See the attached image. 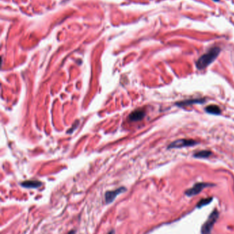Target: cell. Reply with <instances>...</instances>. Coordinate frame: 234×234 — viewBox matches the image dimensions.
<instances>
[{
  "mask_svg": "<svg viewBox=\"0 0 234 234\" xmlns=\"http://www.w3.org/2000/svg\"><path fill=\"white\" fill-rule=\"evenodd\" d=\"M220 52V49L219 47H213L207 53H205L204 55L201 56L198 58L196 66L198 69H204L212 63L216 58L219 56Z\"/></svg>",
  "mask_w": 234,
  "mask_h": 234,
  "instance_id": "obj_1",
  "label": "cell"
},
{
  "mask_svg": "<svg viewBox=\"0 0 234 234\" xmlns=\"http://www.w3.org/2000/svg\"><path fill=\"white\" fill-rule=\"evenodd\" d=\"M218 213L217 211H214V212L210 215V216L209 217V219L205 223L204 225L202 228V233L203 234H210L211 232V228L214 226V224L216 222L218 219Z\"/></svg>",
  "mask_w": 234,
  "mask_h": 234,
  "instance_id": "obj_2",
  "label": "cell"
},
{
  "mask_svg": "<svg viewBox=\"0 0 234 234\" xmlns=\"http://www.w3.org/2000/svg\"><path fill=\"white\" fill-rule=\"evenodd\" d=\"M198 143L193 140H188V139H181L174 141L173 143H170L168 146L169 148H177L186 147H192L197 144Z\"/></svg>",
  "mask_w": 234,
  "mask_h": 234,
  "instance_id": "obj_3",
  "label": "cell"
},
{
  "mask_svg": "<svg viewBox=\"0 0 234 234\" xmlns=\"http://www.w3.org/2000/svg\"><path fill=\"white\" fill-rule=\"evenodd\" d=\"M126 190V188L121 187L116 190H114L107 191L105 193V196H104L106 203L109 204L112 203V202L115 200V198L117 197V196L119 195V194L123 193V192H124Z\"/></svg>",
  "mask_w": 234,
  "mask_h": 234,
  "instance_id": "obj_4",
  "label": "cell"
},
{
  "mask_svg": "<svg viewBox=\"0 0 234 234\" xmlns=\"http://www.w3.org/2000/svg\"><path fill=\"white\" fill-rule=\"evenodd\" d=\"M211 184L205 183H198L197 184H195L193 187L190 189H189L188 190L186 191V194L188 196H194L196 194H198L199 192H201L207 186H210Z\"/></svg>",
  "mask_w": 234,
  "mask_h": 234,
  "instance_id": "obj_5",
  "label": "cell"
},
{
  "mask_svg": "<svg viewBox=\"0 0 234 234\" xmlns=\"http://www.w3.org/2000/svg\"><path fill=\"white\" fill-rule=\"evenodd\" d=\"M145 115H146V112L143 110H137L131 112L128 117L132 121H139L143 119Z\"/></svg>",
  "mask_w": 234,
  "mask_h": 234,
  "instance_id": "obj_6",
  "label": "cell"
},
{
  "mask_svg": "<svg viewBox=\"0 0 234 234\" xmlns=\"http://www.w3.org/2000/svg\"><path fill=\"white\" fill-rule=\"evenodd\" d=\"M42 185V183L37 180H28L21 183V186L24 188H37L40 187Z\"/></svg>",
  "mask_w": 234,
  "mask_h": 234,
  "instance_id": "obj_7",
  "label": "cell"
},
{
  "mask_svg": "<svg viewBox=\"0 0 234 234\" xmlns=\"http://www.w3.org/2000/svg\"><path fill=\"white\" fill-rule=\"evenodd\" d=\"M204 102V99H189V100H186V101H183V102L177 103L176 104L178 106H188L189 105H192V104H195V103H202Z\"/></svg>",
  "mask_w": 234,
  "mask_h": 234,
  "instance_id": "obj_8",
  "label": "cell"
},
{
  "mask_svg": "<svg viewBox=\"0 0 234 234\" xmlns=\"http://www.w3.org/2000/svg\"><path fill=\"white\" fill-rule=\"evenodd\" d=\"M205 111L211 115H220L221 110L220 107L216 105H210L205 108Z\"/></svg>",
  "mask_w": 234,
  "mask_h": 234,
  "instance_id": "obj_9",
  "label": "cell"
},
{
  "mask_svg": "<svg viewBox=\"0 0 234 234\" xmlns=\"http://www.w3.org/2000/svg\"><path fill=\"white\" fill-rule=\"evenodd\" d=\"M211 151L205 150V151H198V152L196 153L194 155V156L197 158H206V157H210L211 156Z\"/></svg>",
  "mask_w": 234,
  "mask_h": 234,
  "instance_id": "obj_10",
  "label": "cell"
},
{
  "mask_svg": "<svg viewBox=\"0 0 234 234\" xmlns=\"http://www.w3.org/2000/svg\"><path fill=\"white\" fill-rule=\"evenodd\" d=\"M67 234H76V232L74 230H72L71 232H69Z\"/></svg>",
  "mask_w": 234,
  "mask_h": 234,
  "instance_id": "obj_11",
  "label": "cell"
},
{
  "mask_svg": "<svg viewBox=\"0 0 234 234\" xmlns=\"http://www.w3.org/2000/svg\"><path fill=\"white\" fill-rule=\"evenodd\" d=\"M115 233V231L114 230H111L110 231V232L107 233V234H114Z\"/></svg>",
  "mask_w": 234,
  "mask_h": 234,
  "instance_id": "obj_12",
  "label": "cell"
},
{
  "mask_svg": "<svg viewBox=\"0 0 234 234\" xmlns=\"http://www.w3.org/2000/svg\"><path fill=\"white\" fill-rule=\"evenodd\" d=\"M214 1H215V2H219V0H214Z\"/></svg>",
  "mask_w": 234,
  "mask_h": 234,
  "instance_id": "obj_13",
  "label": "cell"
}]
</instances>
